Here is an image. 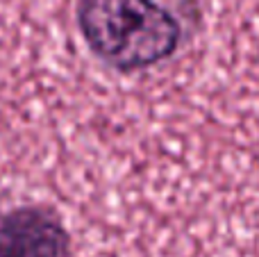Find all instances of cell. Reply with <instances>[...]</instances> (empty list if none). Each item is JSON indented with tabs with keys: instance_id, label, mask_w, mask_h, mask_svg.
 I'll use <instances>...</instances> for the list:
<instances>
[{
	"instance_id": "6da1fadb",
	"label": "cell",
	"mask_w": 259,
	"mask_h": 257,
	"mask_svg": "<svg viewBox=\"0 0 259 257\" xmlns=\"http://www.w3.org/2000/svg\"><path fill=\"white\" fill-rule=\"evenodd\" d=\"M75 21L89 50L123 73L150 68L180 46V23L155 0H77Z\"/></svg>"
},
{
	"instance_id": "7a4b0ae2",
	"label": "cell",
	"mask_w": 259,
	"mask_h": 257,
	"mask_svg": "<svg viewBox=\"0 0 259 257\" xmlns=\"http://www.w3.org/2000/svg\"><path fill=\"white\" fill-rule=\"evenodd\" d=\"M0 257H68V232L46 207L0 212Z\"/></svg>"
}]
</instances>
